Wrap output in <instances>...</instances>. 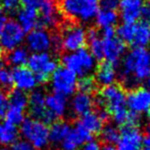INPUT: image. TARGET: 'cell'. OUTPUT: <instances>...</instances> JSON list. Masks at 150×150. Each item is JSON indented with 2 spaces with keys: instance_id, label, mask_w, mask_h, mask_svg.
<instances>
[{
  "instance_id": "obj_33",
  "label": "cell",
  "mask_w": 150,
  "mask_h": 150,
  "mask_svg": "<svg viewBox=\"0 0 150 150\" xmlns=\"http://www.w3.org/2000/svg\"><path fill=\"white\" fill-rule=\"evenodd\" d=\"M24 120V110L16 107L8 106V109L5 113V121L12 124H21Z\"/></svg>"
},
{
  "instance_id": "obj_34",
  "label": "cell",
  "mask_w": 150,
  "mask_h": 150,
  "mask_svg": "<svg viewBox=\"0 0 150 150\" xmlns=\"http://www.w3.org/2000/svg\"><path fill=\"white\" fill-rule=\"evenodd\" d=\"M96 85L97 83L95 81V79L91 77L90 75L81 77V79L78 80V88L80 90V92L91 94V93H93L95 90Z\"/></svg>"
},
{
  "instance_id": "obj_29",
  "label": "cell",
  "mask_w": 150,
  "mask_h": 150,
  "mask_svg": "<svg viewBox=\"0 0 150 150\" xmlns=\"http://www.w3.org/2000/svg\"><path fill=\"white\" fill-rule=\"evenodd\" d=\"M100 133H101V138H102L103 142L105 144L113 145L119 140L120 131L115 124H106V126H103Z\"/></svg>"
},
{
  "instance_id": "obj_32",
  "label": "cell",
  "mask_w": 150,
  "mask_h": 150,
  "mask_svg": "<svg viewBox=\"0 0 150 150\" xmlns=\"http://www.w3.org/2000/svg\"><path fill=\"white\" fill-rule=\"evenodd\" d=\"M133 31H134V23H124L117 28V37L125 43H131L133 38Z\"/></svg>"
},
{
  "instance_id": "obj_3",
  "label": "cell",
  "mask_w": 150,
  "mask_h": 150,
  "mask_svg": "<svg viewBox=\"0 0 150 150\" xmlns=\"http://www.w3.org/2000/svg\"><path fill=\"white\" fill-rule=\"evenodd\" d=\"M57 6L61 18L73 23H90L99 10V0H59Z\"/></svg>"
},
{
  "instance_id": "obj_10",
  "label": "cell",
  "mask_w": 150,
  "mask_h": 150,
  "mask_svg": "<svg viewBox=\"0 0 150 150\" xmlns=\"http://www.w3.org/2000/svg\"><path fill=\"white\" fill-rule=\"evenodd\" d=\"M127 108L133 113L146 114L150 118V92L146 88L137 86L127 95Z\"/></svg>"
},
{
  "instance_id": "obj_50",
  "label": "cell",
  "mask_w": 150,
  "mask_h": 150,
  "mask_svg": "<svg viewBox=\"0 0 150 150\" xmlns=\"http://www.w3.org/2000/svg\"><path fill=\"white\" fill-rule=\"evenodd\" d=\"M0 150H8V149H6V148H1Z\"/></svg>"
},
{
  "instance_id": "obj_30",
  "label": "cell",
  "mask_w": 150,
  "mask_h": 150,
  "mask_svg": "<svg viewBox=\"0 0 150 150\" xmlns=\"http://www.w3.org/2000/svg\"><path fill=\"white\" fill-rule=\"evenodd\" d=\"M18 139V128L16 124H12L10 122L5 121L3 126V130L0 135V142L4 145L12 144Z\"/></svg>"
},
{
  "instance_id": "obj_27",
  "label": "cell",
  "mask_w": 150,
  "mask_h": 150,
  "mask_svg": "<svg viewBox=\"0 0 150 150\" xmlns=\"http://www.w3.org/2000/svg\"><path fill=\"white\" fill-rule=\"evenodd\" d=\"M7 99L9 106L16 107V108H20L22 110H25L28 107L29 95H27L25 90L13 88L7 94Z\"/></svg>"
},
{
  "instance_id": "obj_7",
  "label": "cell",
  "mask_w": 150,
  "mask_h": 150,
  "mask_svg": "<svg viewBox=\"0 0 150 150\" xmlns=\"http://www.w3.org/2000/svg\"><path fill=\"white\" fill-rule=\"evenodd\" d=\"M23 136L27 138L36 149L43 148L48 143V126L39 120L28 118L24 119L21 128Z\"/></svg>"
},
{
  "instance_id": "obj_19",
  "label": "cell",
  "mask_w": 150,
  "mask_h": 150,
  "mask_svg": "<svg viewBox=\"0 0 150 150\" xmlns=\"http://www.w3.org/2000/svg\"><path fill=\"white\" fill-rule=\"evenodd\" d=\"M95 104V100L91 94L79 92L74 96L71 100V111L78 117L92 111Z\"/></svg>"
},
{
  "instance_id": "obj_40",
  "label": "cell",
  "mask_w": 150,
  "mask_h": 150,
  "mask_svg": "<svg viewBox=\"0 0 150 150\" xmlns=\"http://www.w3.org/2000/svg\"><path fill=\"white\" fill-rule=\"evenodd\" d=\"M100 148H101V146L98 141L92 140V139H91L88 142H86L85 144H83L82 150H100Z\"/></svg>"
},
{
  "instance_id": "obj_39",
  "label": "cell",
  "mask_w": 150,
  "mask_h": 150,
  "mask_svg": "<svg viewBox=\"0 0 150 150\" xmlns=\"http://www.w3.org/2000/svg\"><path fill=\"white\" fill-rule=\"evenodd\" d=\"M141 18H143L144 22L150 24V1L143 3L142 10H141Z\"/></svg>"
},
{
  "instance_id": "obj_11",
  "label": "cell",
  "mask_w": 150,
  "mask_h": 150,
  "mask_svg": "<svg viewBox=\"0 0 150 150\" xmlns=\"http://www.w3.org/2000/svg\"><path fill=\"white\" fill-rule=\"evenodd\" d=\"M25 32L21 25L13 20H8L0 33V44L5 52L14 50L24 39Z\"/></svg>"
},
{
  "instance_id": "obj_35",
  "label": "cell",
  "mask_w": 150,
  "mask_h": 150,
  "mask_svg": "<svg viewBox=\"0 0 150 150\" xmlns=\"http://www.w3.org/2000/svg\"><path fill=\"white\" fill-rule=\"evenodd\" d=\"M2 8L9 12H16L20 10L21 2L20 0H2Z\"/></svg>"
},
{
  "instance_id": "obj_41",
  "label": "cell",
  "mask_w": 150,
  "mask_h": 150,
  "mask_svg": "<svg viewBox=\"0 0 150 150\" xmlns=\"http://www.w3.org/2000/svg\"><path fill=\"white\" fill-rule=\"evenodd\" d=\"M38 1L39 0H20L21 5H23V7H36L37 8Z\"/></svg>"
},
{
  "instance_id": "obj_31",
  "label": "cell",
  "mask_w": 150,
  "mask_h": 150,
  "mask_svg": "<svg viewBox=\"0 0 150 150\" xmlns=\"http://www.w3.org/2000/svg\"><path fill=\"white\" fill-rule=\"evenodd\" d=\"M13 88L14 84L11 72L6 70L5 68L0 69V90L7 95Z\"/></svg>"
},
{
  "instance_id": "obj_37",
  "label": "cell",
  "mask_w": 150,
  "mask_h": 150,
  "mask_svg": "<svg viewBox=\"0 0 150 150\" xmlns=\"http://www.w3.org/2000/svg\"><path fill=\"white\" fill-rule=\"evenodd\" d=\"M120 0H99V6L103 9H112L115 10L119 7Z\"/></svg>"
},
{
  "instance_id": "obj_8",
  "label": "cell",
  "mask_w": 150,
  "mask_h": 150,
  "mask_svg": "<svg viewBox=\"0 0 150 150\" xmlns=\"http://www.w3.org/2000/svg\"><path fill=\"white\" fill-rule=\"evenodd\" d=\"M52 86L54 93L62 95L64 97L71 96L76 93L78 88V76L65 68L64 66L57 67L51 76Z\"/></svg>"
},
{
  "instance_id": "obj_16",
  "label": "cell",
  "mask_w": 150,
  "mask_h": 150,
  "mask_svg": "<svg viewBox=\"0 0 150 150\" xmlns=\"http://www.w3.org/2000/svg\"><path fill=\"white\" fill-rule=\"evenodd\" d=\"M27 41L30 48L34 52H47L52 47L51 31L46 29H35L28 35Z\"/></svg>"
},
{
  "instance_id": "obj_21",
  "label": "cell",
  "mask_w": 150,
  "mask_h": 150,
  "mask_svg": "<svg viewBox=\"0 0 150 150\" xmlns=\"http://www.w3.org/2000/svg\"><path fill=\"white\" fill-rule=\"evenodd\" d=\"M131 44L135 47H147L150 45V24L144 21L134 23Z\"/></svg>"
},
{
  "instance_id": "obj_25",
  "label": "cell",
  "mask_w": 150,
  "mask_h": 150,
  "mask_svg": "<svg viewBox=\"0 0 150 150\" xmlns=\"http://www.w3.org/2000/svg\"><path fill=\"white\" fill-rule=\"evenodd\" d=\"M89 52L96 60H103V39L96 29H91L87 32Z\"/></svg>"
},
{
  "instance_id": "obj_47",
  "label": "cell",
  "mask_w": 150,
  "mask_h": 150,
  "mask_svg": "<svg viewBox=\"0 0 150 150\" xmlns=\"http://www.w3.org/2000/svg\"><path fill=\"white\" fill-rule=\"evenodd\" d=\"M2 68H4V63L1 61V59H0V69H2Z\"/></svg>"
},
{
  "instance_id": "obj_4",
  "label": "cell",
  "mask_w": 150,
  "mask_h": 150,
  "mask_svg": "<svg viewBox=\"0 0 150 150\" xmlns=\"http://www.w3.org/2000/svg\"><path fill=\"white\" fill-rule=\"evenodd\" d=\"M60 38L61 50L65 52H75V50L84 48L88 41L87 31L82 25L78 23L69 22L56 28Z\"/></svg>"
},
{
  "instance_id": "obj_49",
  "label": "cell",
  "mask_w": 150,
  "mask_h": 150,
  "mask_svg": "<svg viewBox=\"0 0 150 150\" xmlns=\"http://www.w3.org/2000/svg\"><path fill=\"white\" fill-rule=\"evenodd\" d=\"M2 130H3V126L0 124V135H1V133H2Z\"/></svg>"
},
{
  "instance_id": "obj_38",
  "label": "cell",
  "mask_w": 150,
  "mask_h": 150,
  "mask_svg": "<svg viewBox=\"0 0 150 150\" xmlns=\"http://www.w3.org/2000/svg\"><path fill=\"white\" fill-rule=\"evenodd\" d=\"M11 150H37V149L30 142H27V141H18V142L13 143Z\"/></svg>"
},
{
  "instance_id": "obj_26",
  "label": "cell",
  "mask_w": 150,
  "mask_h": 150,
  "mask_svg": "<svg viewBox=\"0 0 150 150\" xmlns=\"http://www.w3.org/2000/svg\"><path fill=\"white\" fill-rule=\"evenodd\" d=\"M95 21L99 28L104 29L109 28V27H115L119 22V14L115 10L112 9H101L98 10Z\"/></svg>"
},
{
  "instance_id": "obj_36",
  "label": "cell",
  "mask_w": 150,
  "mask_h": 150,
  "mask_svg": "<svg viewBox=\"0 0 150 150\" xmlns=\"http://www.w3.org/2000/svg\"><path fill=\"white\" fill-rule=\"evenodd\" d=\"M8 99L7 95L4 92L0 90V118L5 117V113L8 109Z\"/></svg>"
},
{
  "instance_id": "obj_42",
  "label": "cell",
  "mask_w": 150,
  "mask_h": 150,
  "mask_svg": "<svg viewBox=\"0 0 150 150\" xmlns=\"http://www.w3.org/2000/svg\"><path fill=\"white\" fill-rule=\"evenodd\" d=\"M112 36H115V31L112 27L102 29V38H109Z\"/></svg>"
},
{
  "instance_id": "obj_17",
  "label": "cell",
  "mask_w": 150,
  "mask_h": 150,
  "mask_svg": "<svg viewBox=\"0 0 150 150\" xmlns=\"http://www.w3.org/2000/svg\"><path fill=\"white\" fill-rule=\"evenodd\" d=\"M143 0H120V14L124 23H136L141 18Z\"/></svg>"
},
{
  "instance_id": "obj_46",
  "label": "cell",
  "mask_w": 150,
  "mask_h": 150,
  "mask_svg": "<svg viewBox=\"0 0 150 150\" xmlns=\"http://www.w3.org/2000/svg\"><path fill=\"white\" fill-rule=\"evenodd\" d=\"M3 54H5V52L3 50V48H2V46H1V44H0V59H3V56H4Z\"/></svg>"
},
{
  "instance_id": "obj_18",
  "label": "cell",
  "mask_w": 150,
  "mask_h": 150,
  "mask_svg": "<svg viewBox=\"0 0 150 150\" xmlns=\"http://www.w3.org/2000/svg\"><path fill=\"white\" fill-rule=\"evenodd\" d=\"M13 84L16 88L22 90H29L36 86V77L29 67L16 66L11 72Z\"/></svg>"
},
{
  "instance_id": "obj_14",
  "label": "cell",
  "mask_w": 150,
  "mask_h": 150,
  "mask_svg": "<svg viewBox=\"0 0 150 150\" xmlns=\"http://www.w3.org/2000/svg\"><path fill=\"white\" fill-rule=\"evenodd\" d=\"M92 135L85 130L80 123H76L74 128H71L69 133L67 135L61 142L62 150H77L79 147L83 146L86 142L92 139Z\"/></svg>"
},
{
  "instance_id": "obj_22",
  "label": "cell",
  "mask_w": 150,
  "mask_h": 150,
  "mask_svg": "<svg viewBox=\"0 0 150 150\" xmlns=\"http://www.w3.org/2000/svg\"><path fill=\"white\" fill-rule=\"evenodd\" d=\"M45 105L54 115L60 119L67 112V102L64 96L59 94H50L45 97Z\"/></svg>"
},
{
  "instance_id": "obj_9",
  "label": "cell",
  "mask_w": 150,
  "mask_h": 150,
  "mask_svg": "<svg viewBox=\"0 0 150 150\" xmlns=\"http://www.w3.org/2000/svg\"><path fill=\"white\" fill-rule=\"evenodd\" d=\"M27 109L34 119L47 124H51L57 117L54 115L45 105V97L40 92H33L29 96V103Z\"/></svg>"
},
{
  "instance_id": "obj_1",
  "label": "cell",
  "mask_w": 150,
  "mask_h": 150,
  "mask_svg": "<svg viewBox=\"0 0 150 150\" xmlns=\"http://www.w3.org/2000/svg\"><path fill=\"white\" fill-rule=\"evenodd\" d=\"M149 74L150 50L147 47H134L124 55L120 75L127 88H137Z\"/></svg>"
},
{
  "instance_id": "obj_28",
  "label": "cell",
  "mask_w": 150,
  "mask_h": 150,
  "mask_svg": "<svg viewBox=\"0 0 150 150\" xmlns=\"http://www.w3.org/2000/svg\"><path fill=\"white\" fill-rule=\"evenodd\" d=\"M5 57L4 62L14 66H25L28 62V52L25 48H14V50L7 52L4 54L3 58Z\"/></svg>"
},
{
  "instance_id": "obj_43",
  "label": "cell",
  "mask_w": 150,
  "mask_h": 150,
  "mask_svg": "<svg viewBox=\"0 0 150 150\" xmlns=\"http://www.w3.org/2000/svg\"><path fill=\"white\" fill-rule=\"evenodd\" d=\"M142 150H150V135L148 134H145V136H143Z\"/></svg>"
},
{
  "instance_id": "obj_48",
  "label": "cell",
  "mask_w": 150,
  "mask_h": 150,
  "mask_svg": "<svg viewBox=\"0 0 150 150\" xmlns=\"http://www.w3.org/2000/svg\"><path fill=\"white\" fill-rule=\"evenodd\" d=\"M146 134L150 135V126H147V128H146Z\"/></svg>"
},
{
  "instance_id": "obj_20",
  "label": "cell",
  "mask_w": 150,
  "mask_h": 150,
  "mask_svg": "<svg viewBox=\"0 0 150 150\" xmlns=\"http://www.w3.org/2000/svg\"><path fill=\"white\" fill-rule=\"evenodd\" d=\"M94 79L97 84L103 86V88L113 84L117 79L115 66L108 62L101 63L100 66L97 68Z\"/></svg>"
},
{
  "instance_id": "obj_23",
  "label": "cell",
  "mask_w": 150,
  "mask_h": 150,
  "mask_svg": "<svg viewBox=\"0 0 150 150\" xmlns=\"http://www.w3.org/2000/svg\"><path fill=\"white\" fill-rule=\"evenodd\" d=\"M71 126L67 121L57 119L50 124L49 133H48V140L54 144H59L71 131Z\"/></svg>"
},
{
  "instance_id": "obj_24",
  "label": "cell",
  "mask_w": 150,
  "mask_h": 150,
  "mask_svg": "<svg viewBox=\"0 0 150 150\" xmlns=\"http://www.w3.org/2000/svg\"><path fill=\"white\" fill-rule=\"evenodd\" d=\"M18 18L21 23V27L24 32H31L36 28V23L38 19V10L36 7H24L18 10Z\"/></svg>"
},
{
  "instance_id": "obj_13",
  "label": "cell",
  "mask_w": 150,
  "mask_h": 150,
  "mask_svg": "<svg viewBox=\"0 0 150 150\" xmlns=\"http://www.w3.org/2000/svg\"><path fill=\"white\" fill-rule=\"evenodd\" d=\"M103 39V59L105 62L117 66L126 54V44L119 37L112 36Z\"/></svg>"
},
{
  "instance_id": "obj_5",
  "label": "cell",
  "mask_w": 150,
  "mask_h": 150,
  "mask_svg": "<svg viewBox=\"0 0 150 150\" xmlns=\"http://www.w3.org/2000/svg\"><path fill=\"white\" fill-rule=\"evenodd\" d=\"M61 63L79 77L89 76L96 68V59L85 47L64 54L61 57Z\"/></svg>"
},
{
  "instance_id": "obj_45",
  "label": "cell",
  "mask_w": 150,
  "mask_h": 150,
  "mask_svg": "<svg viewBox=\"0 0 150 150\" xmlns=\"http://www.w3.org/2000/svg\"><path fill=\"white\" fill-rule=\"evenodd\" d=\"M146 86H147V90L150 92V74L148 75V77L146 78Z\"/></svg>"
},
{
  "instance_id": "obj_6",
  "label": "cell",
  "mask_w": 150,
  "mask_h": 150,
  "mask_svg": "<svg viewBox=\"0 0 150 150\" xmlns=\"http://www.w3.org/2000/svg\"><path fill=\"white\" fill-rule=\"evenodd\" d=\"M29 68L35 74L36 81L45 84L49 81L52 74L57 68V62L48 52H39L28 58Z\"/></svg>"
},
{
  "instance_id": "obj_44",
  "label": "cell",
  "mask_w": 150,
  "mask_h": 150,
  "mask_svg": "<svg viewBox=\"0 0 150 150\" xmlns=\"http://www.w3.org/2000/svg\"><path fill=\"white\" fill-rule=\"evenodd\" d=\"M100 150H117L115 147L113 145H110V144H104L102 147L100 148Z\"/></svg>"
},
{
  "instance_id": "obj_15",
  "label": "cell",
  "mask_w": 150,
  "mask_h": 150,
  "mask_svg": "<svg viewBox=\"0 0 150 150\" xmlns=\"http://www.w3.org/2000/svg\"><path fill=\"white\" fill-rule=\"evenodd\" d=\"M108 117V113L103 108L99 109L97 111H90V112L84 114L80 117L78 123H80L87 132L91 135H96L100 133L103 128V123Z\"/></svg>"
},
{
  "instance_id": "obj_2",
  "label": "cell",
  "mask_w": 150,
  "mask_h": 150,
  "mask_svg": "<svg viewBox=\"0 0 150 150\" xmlns=\"http://www.w3.org/2000/svg\"><path fill=\"white\" fill-rule=\"evenodd\" d=\"M127 94L124 88L117 84L105 86L100 93L99 102L108 115L110 114L117 126H126L129 110L127 108Z\"/></svg>"
},
{
  "instance_id": "obj_12",
  "label": "cell",
  "mask_w": 150,
  "mask_h": 150,
  "mask_svg": "<svg viewBox=\"0 0 150 150\" xmlns=\"http://www.w3.org/2000/svg\"><path fill=\"white\" fill-rule=\"evenodd\" d=\"M115 144L117 150H142L143 134L138 126H124Z\"/></svg>"
}]
</instances>
